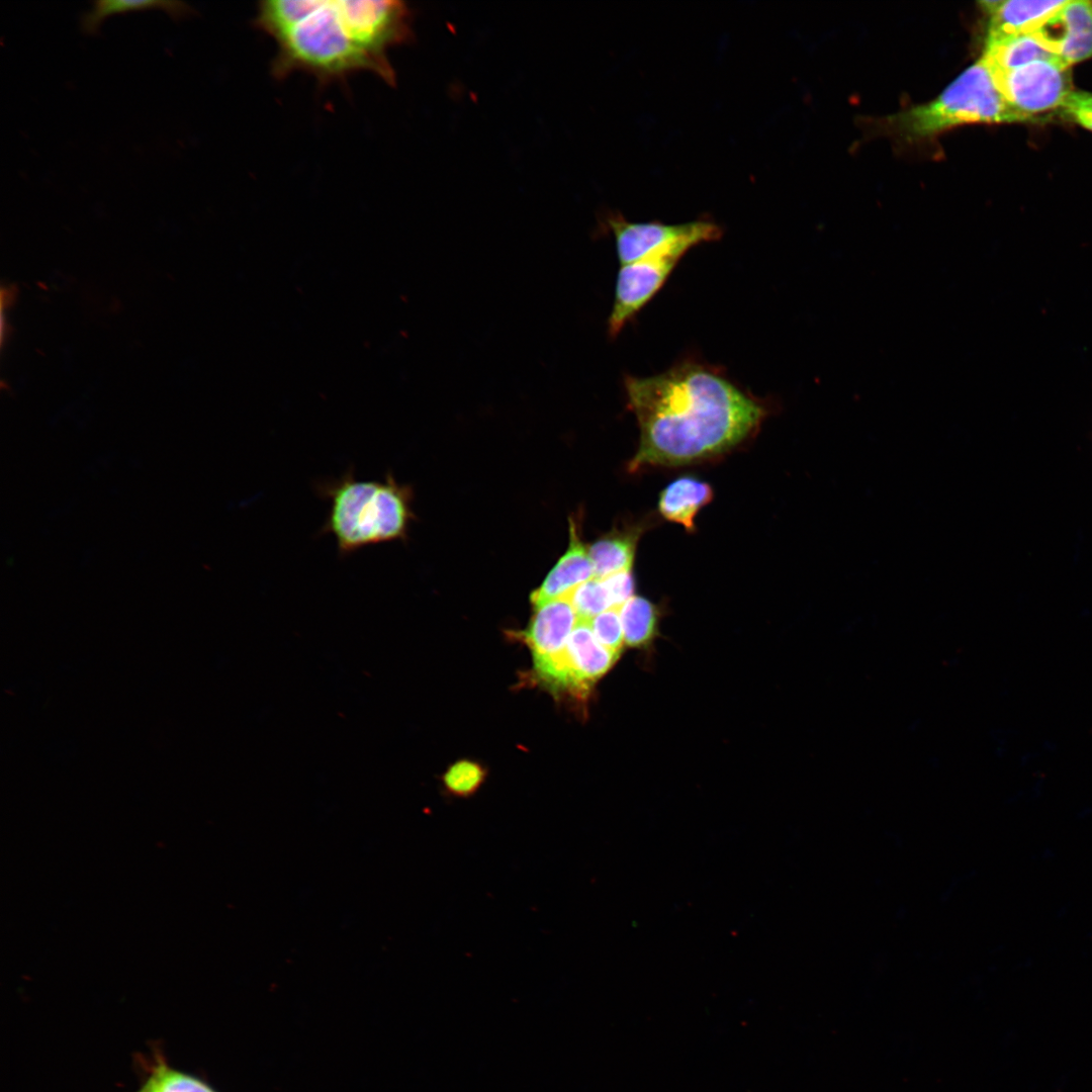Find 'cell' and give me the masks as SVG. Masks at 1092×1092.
<instances>
[{"mask_svg": "<svg viewBox=\"0 0 1092 1092\" xmlns=\"http://www.w3.org/2000/svg\"><path fill=\"white\" fill-rule=\"evenodd\" d=\"M713 498L711 485L692 476H681L669 483L660 493L658 511L666 520L695 529L698 512Z\"/></svg>", "mask_w": 1092, "mask_h": 1092, "instance_id": "cell-14", "label": "cell"}, {"mask_svg": "<svg viewBox=\"0 0 1092 1092\" xmlns=\"http://www.w3.org/2000/svg\"><path fill=\"white\" fill-rule=\"evenodd\" d=\"M150 9L163 10L175 21L186 19L196 13L192 6L183 1L96 0L92 2L91 9L82 14L80 28L83 33L93 35L99 31L108 16Z\"/></svg>", "mask_w": 1092, "mask_h": 1092, "instance_id": "cell-16", "label": "cell"}, {"mask_svg": "<svg viewBox=\"0 0 1092 1092\" xmlns=\"http://www.w3.org/2000/svg\"><path fill=\"white\" fill-rule=\"evenodd\" d=\"M1029 121L1005 99L982 57L962 72L936 98L892 117L906 138L922 139L965 123Z\"/></svg>", "mask_w": 1092, "mask_h": 1092, "instance_id": "cell-4", "label": "cell"}, {"mask_svg": "<svg viewBox=\"0 0 1092 1092\" xmlns=\"http://www.w3.org/2000/svg\"><path fill=\"white\" fill-rule=\"evenodd\" d=\"M597 640L609 650L621 654L624 631L619 608H611L589 620Z\"/></svg>", "mask_w": 1092, "mask_h": 1092, "instance_id": "cell-21", "label": "cell"}, {"mask_svg": "<svg viewBox=\"0 0 1092 1092\" xmlns=\"http://www.w3.org/2000/svg\"><path fill=\"white\" fill-rule=\"evenodd\" d=\"M148 1092H188V1091H184V1090L183 1091H176V1090H172V1089H168V1088H161V1089H156V1090H150Z\"/></svg>", "mask_w": 1092, "mask_h": 1092, "instance_id": "cell-26", "label": "cell"}, {"mask_svg": "<svg viewBox=\"0 0 1092 1092\" xmlns=\"http://www.w3.org/2000/svg\"><path fill=\"white\" fill-rule=\"evenodd\" d=\"M316 493L330 504L318 534L334 537L341 557L382 543L405 540L414 492L391 472L383 480H360L349 468L340 478L315 484Z\"/></svg>", "mask_w": 1092, "mask_h": 1092, "instance_id": "cell-2", "label": "cell"}, {"mask_svg": "<svg viewBox=\"0 0 1092 1092\" xmlns=\"http://www.w3.org/2000/svg\"><path fill=\"white\" fill-rule=\"evenodd\" d=\"M638 532L611 533L596 541L588 549L596 578L631 570Z\"/></svg>", "mask_w": 1092, "mask_h": 1092, "instance_id": "cell-17", "label": "cell"}, {"mask_svg": "<svg viewBox=\"0 0 1092 1092\" xmlns=\"http://www.w3.org/2000/svg\"><path fill=\"white\" fill-rule=\"evenodd\" d=\"M1059 746L1053 739H1044L1040 744V751L1044 753H1055Z\"/></svg>", "mask_w": 1092, "mask_h": 1092, "instance_id": "cell-25", "label": "cell"}, {"mask_svg": "<svg viewBox=\"0 0 1092 1092\" xmlns=\"http://www.w3.org/2000/svg\"><path fill=\"white\" fill-rule=\"evenodd\" d=\"M639 448L629 469L676 466L721 454L755 430L763 407L703 365L684 363L648 377H625Z\"/></svg>", "mask_w": 1092, "mask_h": 1092, "instance_id": "cell-1", "label": "cell"}, {"mask_svg": "<svg viewBox=\"0 0 1092 1092\" xmlns=\"http://www.w3.org/2000/svg\"><path fill=\"white\" fill-rule=\"evenodd\" d=\"M577 621L568 596L563 595L535 607V614L522 632V638L532 650L533 657L550 655L564 648Z\"/></svg>", "mask_w": 1092, "mask_h": 1092, "instance_id": "cell-11", "label": "cell"}, {"mask_svg": "<svg viewBox=\"0 0 1092 1092\" xmlns=\"http://www.w3.org/2000/svg\"><path fill=\"white\" fill-rule=\"evenodd\" d=\"M486 777L485 769L476 761L458 760L443 775L445 792L456 798H468L475 794Z\"/></svg>", "mask_w": 1092, "mask_h": 1092, "instance_id": "cell-19", "label": "cell"}, {"mask_svg": "<svg viewBox=\"0 0 1092 1092\" xmlns=\"http://www.w3.org/2000/svg\"><path fill=\"white\" fill-rule=\"evenodd\" d=\"M569 678V692L584 696L592 686L617 661V654L603 646L595 637L589 620L580 619L563 648Z\"/></svg>", "mask_w": 1092, "mask_h": 1092, "instance_id": "cell-10", "label": "cell"}, {"mask_svg": "<svg viewBox=\"0 0 1092 1092\" xmlns=\"http://www.w3.org/2000/svg\"><path fill=\"white\" fill-rule=\"evenodd\" d=\"M1041 756L1040 750L1024 751L1019 757L1020 767H1028Z\"/></svg>", "mask_w": 1092, "mask_h": 1092, "instance_id": "cell-24", "label": "cell"}, {"mask_svg": "<svg viewBox=\"0 0 1092 1092\" xmlns=\"http://www.w3.org/2000/svg\"><path fill=\"white\" fill-rule=\"evenodd\" d=\"M605 223L614 235L621 265L638 261L673 243L692 241L696 245L719 240L722 229L708 218L667 224L659 221L634 222L621 213L610 212Z\"/></svg>", "mask_w": 1092, "mask_h": 1092, "instance_id": "cell-7", "label": "cell"}, {"mask_svg": "<svg viewBox=\"0 0 1092 1092\" xmlns=\"http://www.w3.org/2000/svg\"><path fill=\"white\" fill-rule=\"evenodd\" d=\"M991 70L1005 99L1029 121L1036 120L1037 114L1058 111L1074 91L1071 67L1059 58Z\"/></svg>", "mask_w": 1092, "mask_h": 1092, "instance_id": "cell-5", "label": "cell"}, {"mask_svg": "<svg viewBox=\"0 0 1092 1092\" xmlns=\"http://www.w3.org/2000/svg\"><path fill=\"white\" fill-rule=\"evenodd\" d=\"M578 618L590 620L613 608L607 587L601 578L593 577L565 594Z\"/></svg>", "mask_w": 1092, "mask_h": 1092, "instance_id": "cell-20", "label": "cell"}, {"mask_svg": "<svg viewBox=\"0 0 1092 1092\" xmlns=\"http://www.w3.org/2000/svg\"><path fill=\"white\" fill-rule=\"evenodd\" d=\"M1066 0H1008L983 1L982 8L990 16L988 35L1031 33Z\"/></svg>", "mask_w": 1092, "mask_h": 1092, "instance_id": "cell-13", "label": "cell"}, {"mask_svg": "<svg viewBox=\"0 0 1092 1092\" xmlns=\"http://www.w3.org/2000/svg\"><path fill=\"white\" fill-rule=\"evenodd\" d=\"M1031 34L1070 67L1091 58L1092 2L1066 1Z\"/></svg>", "mask_w": 1092, "mask_h": 1092, "instance_id": "cell-9", "label": "cell"}, {"mask_svg": "<svg viewBox=\"0 0 1092 1092\" xmlns=\"http://www.w3.org/2000/svg\"><path fill=\"white\" fill-rule=\"evenodd\" d=\"M595 576L588 550L582 544L577 524L570 519L569 545L542 584L531 594L534 607L559 598Z\"/></svg>", "mask_w": 1092, "mask_h": 1092, "instance_id": "cell-12", "label": "cell"}, {"mask_svg": "<svg viewBox=\"0 0 1092 1092\" xmlns=\"http://www.w3.org/2000/svg\"><path fill=\"white\" fill-rule=\"evenodd\" d=\"M694 246L697 245L692 241H680L621 266L617 276L614 304L608 318V334L611 338H615L652 298L676 263Z\"/></svg>", "mask_w": 1092, "mask_h": 1092, "instance_id": "cell-6", "label": "cell"}, {"mask_svg": "<svg viewBox=\"0 0 1092 1092\" xmlns=\"http://www.w3.org/2000/svg\"><path fill=\"white\" fill-rule=\"evenodd\" d=\"M601 579L607 587L613 608H620L633 597L634 578L631 570L616 572Z\"/></svg>", "mask_w": 1092, "mask_h": 1092, "instance_id": "cell-23", "label": "cell"}, {"mask_svg": "<svg viewBox=\"0 0 1092 1092\" xmlns=\"http://www.w3.org/2000/svg\"><path fill=\"white\" fill-rule=\"evenodd\" d=\"M350 32L374 56L388 61L387 51L412 39V12L401 1L338 0Z\"/></svg>", "mask_w": 1092, "mask_h": 1092, "instance_id": "cell-8", "label": "cell"}, {"mask_svg": "<svg viewBox=\"0 0 1092 1092\" xmlns=\"http://www.w3.org/2000/svg\"><path fill=\"white\" fill-rule=\"evenodd\" d=\"M624 640L628 646L641 647L653 639L657 626L656 607L647 599L633 596L620 608Z\"/></svg>", "mask_w": 1092, "mask_h": 1092, "instance_id": "cell-18", "label": "cell"}, {"mask_svg": "<svg viewBox=\"0 0 1092 1092\" xmlns=\"http://www.w3.org/2000/svg\"><path fill=\"white\" fill-rule=\"evenodd\" d=\"M982 57L993 70H1011L1033 61L1058 58L1031 33L987 35Z\"/></svg>", "mask_w": 1092, "mask_h": 1092, "instance_id": "cell-15", "label": "cell"}, {"mask_svg": "<svg viewBox=\"0 0 1092 1092\" xmlns=\"http://www.w3.org/2000/svg\"><path fill=\"white\" fill-rule=\"evenodd\" d=\"M274 40L277 53L272 73L278 79L302 71L322 82H331L358 71H370L388 85H395L390 62L374 56L357 41L336 0H313L310 11Z\"/></svg>", "mask_w": 1092, "mask_h": 1092, "instance_id": "cell-3", "label": "cell"}, {"mask_svg": "<svg viewBox=\"0 0 1092 1092\" xmlns=\"http://www.w3.org/2000/svg\"><path fill=\"white\" fill-rule=\"evenodd\" d=\"M1058 112L1066 120L1092 131V92L1074 90Z\"/></svg>", "mask_w": 1092, "mask_h": 1092, "instance_id": "cell-22", "label": "cell"}]
</instances>
